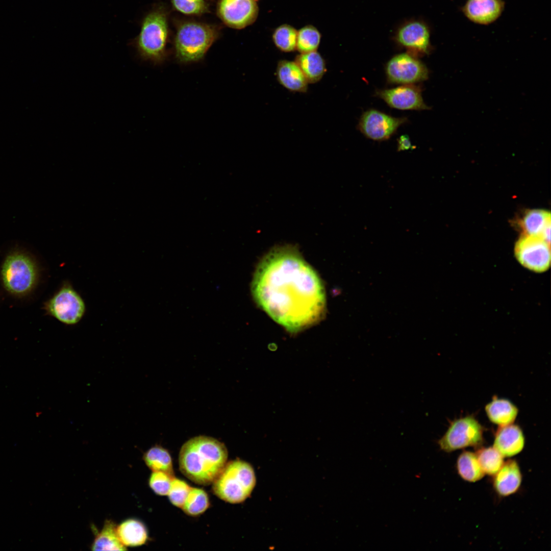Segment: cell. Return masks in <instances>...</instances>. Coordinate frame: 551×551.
<instances>
[{"label":"cell","mask_w":551,"mask_h":551,"mask_svg":"<svg viewBox=\"0 0 551 551\" xmlns=\"http://www.w3.org/2000/svg\"><path fill=\"white\" fill-rule=\"evenodd\" d=\"M252 291L258 305L291 333L313 325L325 312L322 282L292 245L275 246L265 255L255 272Z\"/></svg>","instance_id":"cell-1"},{"label":"cell","mask_w":551,"mask_h":551,"mask_svg":"<svg viewBox=\"0 0 551 551\" xmlns=\"http://www.w3.org/2000/svg\"><path fill=\"white\" fill-rule=\"evenodd\" d=\"M228 452L222 442L211 437L198 436L181 448L179 463L181 472L194 483L212 484L227 463Z\"/></svg>","instance_id":"cell-2"},{"label":"cell","mask_w":551,"mask_h":551,"mask_svg":"<svg viewBox=\"0 0 551 551\" xmlns=\"http://www.w3.org/2000/svg\"><path fill=\"white\" fill-rule=\"evenodd\" d=\"M168 25L166 14L155 9L143 18L139 35L130 43L143 61L160 65L167 59Z\"/></svg>","instance_id":"cell-3"},{"label":"cell","mask_w":551,"mask_h":551,"mask_svg":"<svg viewBox=\"0 0 551 551\" xmlns=\"http://www.w3.org/2000/svg\"><path fill=\"white\" fill-rule=\"evenodd\" d=\"M39 271L32 255L20 247H15L5 257L1 277L5 289L16 296L29 294L38 282Z\"/></svg>","instance_id":"cell-4"},{"label":"cell","mask_w":551,"mask_h":551,"mask_svg":"<svg viewBox=\"0 0 551 551\" xmlns=\"http://www.w3.org/2000/svg\"><path fill=\"white\" fill-rule=\"evenodd\" d=\"M218 36L217 29L212 26L196 22L182 24L174 42L176 61L189 64L202 61Z\"/></svg>","instance_id":"cell-5"},{"label":"cell","mask_w":551,"mask_h":551,"mask_svg":"<svg viewBox=\"0 0 551 551\" xmlns=\"http://www.w3.org/2000/svg\"><path fill=\"white\" fill-rule=\"evenodd\" d=\"M212 484L213 491L218 497L227 503L238 504L251 494L255 486L256 477L249 463L235 460L227 462Z\"/></svg>","instance_id":"cell-6"},{"label":"cell","mask_w":551,"mask_h":551,"mask_svg":"<svg viewBox=\"0 0 551 551\" xmlns=\"http://www.w3.org/2000/svg\"><path fill=\"white\" fill-rule=\"evenodd\" d=\"M44 308L48 315L68 325L78 323L86 310L83 298L68 282L45 303Z\"/></svg>","instance_id":"cell-7"},{"label":"cell","mask_w":551,"mask_h":551,"mask_svg":"<svg viewBox=\"0 0 551 551\" xmlns=\"http://www.w3.org/2000/svg\"><path fill=\"white\" fill-rule=\"evenodd\" d=\"M483 442V428L473 416H467L453 421L438 440L441 450L450 453L469 446H478Z\"/></svg>","instance_id":"cell-8"},{"label":"cell","mask_w":551,"mask_h":551,"mask_svg":"<svg viewBox=\"0 0 551 551\" xmlns=\"http://www.w3.org/2000/svg\"><path fill=\"white\" fill-rule=\"evenodd\" d=\"M519 262L531 270L541 272L550 265V243L540 236L522 234L514 247Z\"/></svg>","instance_id":"cell-9"},{"label":"cell","mask_w":551,"mask_h":551,"mask_svg":"<svg viewBox=\"0 0 551 551\" xmlns=\"http://www.w3.org/2000/svg\"><path fill=\"white\" fill-rule=\"evenodd\" d=\"M387 80L392 84L410 85L423 82L429 78L428 68L410 53L397 54L385 66Z\"/></svg>","instance_id":"cell-10"},{"label":"cell","mask_w":551,"mask_h":551,"mask_svg":"<svg viewBox=\"0 0 551 551\" xmlns=\"http://www.w3.org/2000/svg\"><path fill=\"white\" fill-rule=\"evenodd\" d=\"M407 121L406 117H395L371 109L362 114L358 127L366 138L382 141L389 139Z\"/></svg>","instance_id":"cell-11"},{"label":"cell","mask_w":551,"mask_h":551,"mask_svg":"<svg viewBox=\"0 0 551 551\" xmlns=\"http://www.w3.org/2000/svg\"><path fill=\"white\" fill-rule=\"evenodd\" d=\"M258 10L255 0H220L217 7L221 20L235 29H242L253 23Z\"/></svg>","instance_id":"cell-12"},{"label":"cell","mask_w":551,"mask_h":551,"mask_svg":"<svg viewBox=\"0 0 551 551\" xmlns=\"http://www.w3.org/2000/svg\"><path fill=\"white\" fill-rule=\"evenodd\" d=\"M375 95L394 109L418 111L430 109L423 99L421 88L413 84L379 90Z\"/></svg>","instance_id":"cell-13"},{"label":"cell","mask_w":551,"mask_h":551,"mask_svg":"<svg viewBox=\"0 0 551 551\" xmlns=\"http://www.w3.org/2000/svg\"><path fill=\"white\" fill-rule=\"evenodd\" d=\"M395 37L398 44L410 52L425 55L431 49L429 29L420 21L413 20L405 23L397 30Z\"/></svg>","instance_id":"cell-14"},{"label":"cell","mask_w":551,"mask_h":551,"mask_svg":"<svg viewBox=\"0 0 551 551\" xmlns=\"http://www.w3.org/2000/svg\"><path fill=\"white\" fill-rule=\"evenodd\" d=\"M505 7L503 0H466L461 11L470 21L488 25L500 17Z\"/></svg>","instance_id":"cell-15"},{"label":"cell","mask_w":551,"mask_h":551,"mask_svg":"<svg viewBox=\"0 0 551 551\" xmlns=\"http://www.w3.org/2000/svg\"><path fill=\"white\" fill-rule=\"evenodd\" d=\"M524 444L521 428L512 423L499 427L495 434L493 447L504 457H511L520 453Z\"/></svg>","instance_id":"cell-16"},{"label":"cell","mask_w":551,"mask_h":551,"mask_svg":"<svg viewBox=\"0 0 551 551\" xmlns=\"http://www.w3.org/2000/svg\"><path fill=\"white\" fill-rule=\"evenodd\" d=\"M493 485L496 492L501 496H508L516 493L519 489L522 475L517 462L509 460L494 475Z\"/></svg>","instance_id":"cell-17"},{"label":"cell","mask_w":551,"mask_h":551,"mask_svg":"<svg viewBox=\"0 0 551 551\" xmlns=\"http://www.w3.org/2000/svg\"><path fill=\"white\" fill-rule=\"evenodd\" d=\"M279 83L287 89L297 92H306L308 82L299 67L295 61H280L276 69Z\"/></svg>","instance_id":"cell-18"},{"label":"cell","mask_w":551,"mask_h":551,"mask_svg":"<svg viewBox=\"0 0 551 551\" xmlns=\"http://www.w3.org/2000/svg\"><path fill=\"white\" fill-rule=\"evenodd\" d=\"M485 411L490 421L499 427L512 424L518 412L517 408L510 400L497 397L486 406Z\"/></svg>","instance_id":"cell-19"},{"label":"cell","mask_w":551,"mask_h":551,"mask_svg":"<svg viewBox=\"0 0 551 551\" xmlns=\"http://www.w3.org/2000/svg\"><path fill=\"white\" fill-rule=\"evenodd\" d=\"M117 534L121 542L126 546H138L144 543L148 539V533L145 525L136 519H128L116 528Z\"/></svg>","instance_id":"cell-20"},{"label":"cell","mask_w":551,"mask_h":551,"mask_svg":"<svg viewBox=\"0 0 551 551\" xmlns=\"http://www.w3.org/2000/svg\"><path fill=\"white\" fill-rule=\"evenodd\" d=\"M295 62L308 83L319 81L327 70L324 60L316 51L300 54L296 57Z\"/></svg>","instance_id":"cell-21"},{"label":"cell","mask_w":551,"mask_h":551,"mask_svg":"<svg viewBox=\"0 0 551 551\" xmlns=\"http://www.w3.org/2000/svg\"><path fill=\"white\" fill-rule=\"evenodd\" d=\"M518 224L522 234L542 238L544 230L550 226V213L542 209L529 210L519 219Z\"/></svg>","instance_id":"cell-22"},{"label":"cell","mask_w":551,"mask_h":551,"mask_svg":"<svg viewBox=\"0 0 551 551\" xmlns=\"http://www.w3.org/2000/svg\"><path fill=\"white\" fill-rule=\"evenodd\" d=\"M114 522L107 520L97 535L91 546L93 550H126L117 534Z\"/></svg>","instance_id":"cell-23"},{"label":"cell","mask_w":551,"mask_h":551,"mask_svg":"<svg viewBox=\"0 0 551 551\" xmlns=\"http://www.w3.org/2000/svg\"><path fill=\"white\" fill-rule=\"evenodd\" d=\"M457 469L460 477L469 482L478 481L485 475L475 454L469 451H464L459 455Z\"/></svg>","instance_id":"cell-24"},{"label":"cell","mask_w":551,"mask_h":551,"mask_svg":"<svg viewBox=\"0 0 551 551\" xmlns=\"http://www.w3.org/2000/svg\"><path fill=\"white\" fill-rule=\"evenodd\" d=\"M143 458L152 471H163L173 476L172 459L165 448L159 445L153 446L144 453Z\"/></svg>","instance_id":"cell-25"},{"label":"cell","mask_w":551,"mask_h":551,"mask_svg":"<svg viewBox=\"0 0 551 551\" xmlns=\"http://www.w3.org/2000/svg\"><path fill=\"white\" fill-rule=\"evenodd\" d=\"M209 505V497L205 491L201 488L191 487L181 509L188 515L197 516L205 512Z\"/></svg>","instance_id":"cell-26"},{"label":"cell","mask_w":551,"mask_h":551,"mask_svg":"<svg viewBox=\"0 0 551 551\" xmlns=\"http://www.w3.org/2000/svg\"><path fill=\"white\" fill-rule=\"evenodd\" d=\"M485 474L495 475L504 463V457L493 446L483 447L475 453Z\"/></svg>","instance_id":"cell-27"},{"label":"cell","mask_w":551,"mask_h":551,"mask_svg":"<svg viewBox=\"0 0 551 551\" xmlns=\"http://www.w3.org/2000/svg\"><path fill=\"white\" fill-rule=\"evenodd\" d=\"M320 38V34L315 27L305 26L297 32L296 49L300 54L316 51Z\"/></svg>","instance_id":"cell-28"},{"label":"cell","mask_w":551,"mask_h":551,"mask_svg":"<svg viewBox=\"0 0 551 551\" xmlns=\"http://www.w3.org/2000/svg\"><path fill=\"white\" fill-rule=\"evenodd\" d=\"M297 31L292 27L283 24L274 32L273 40L276 46L284 52H292L296 49Z\"/></svg>","instance_id":"cell-29"},{"label":"cell","mask_w":551,"mask_h":551,"mask_svg":"<svg viewBox=\"0 0 551 551\" xmlns=\"http://www.w3.org/2000/svg\"><path fill=\"white\" fill-rule=\"evenodd\" d=\"M190 488L191 487L185 481L174 477L167 494L170 502L173 506L181 508Z\"/></svg>","instance_id":"cell-30"},{"label":"cell","mask_w":551,"mask_h":551,"mask_svg":"<svg viewBox=\"0 0 551 551\" xmlns=\"http://www.w3.org/2000/svg\"><path fill=\"white\" fill-rule=\"evenodd\" d=\"M174 476L160 471H153L148 484L150 488L157 494L167 495Z\"/></svg>","instance_id":"cell-31"},{"label":"cell","mask_w":551,"mask_h":551,"mask_svg":"<svg viewBox=\"0 0 551 551\" xmlns=\"http://www.w3.org/2000/svg\"><path fill=\"white\" fill-rule=\"evenodd\" d=\"M172 2L176 9L186 14H200L208 10L204 0H172Z\"/></svg>","instance_id":"cell-32"},{"label":"cell","mask_w":551,"mask_h":551,"mask_svg":"<svg viewBox=\"0 0 551 551\" xmlns=\"http://www.w3.org/2000/svg\"><path fill=\"white\" fill-rule=\"evenodd\" d=\"M409 137L407 135L400 136L397 139V151L401 152L413 148Z\"/></svg>","instance_id":"cell-33"},{"label":"cell","mask_w":551,"mask_h":551,"mask_svg":"<svg viewBox=\"0 0 551 551\" xmlns=\"http://www.w3.org/2000/svg\"><path fill=\"white\" fill-rule=\"evenodd\" d=\"M255 1H257V0H255Z\"/></svg>","instance_id":"cell-34"}]
</instances>
